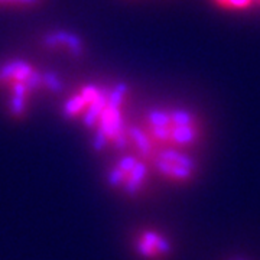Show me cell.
Wrapping results in <instances>:
<instances>
[{
  "mask_svg": "<svg viewBox=\"0 0 260 260\" xmlns=\"http://www.w3.org/2000/svg\"><path fill=\"white\" fill-rule=\"evenodd\" d=\"M152 172L149 162L129 150H124L119 152V155L107 165L104 178L106 184L114 192L127 198H136L146 192Z\"/></svg>",
  "mask_w": 260,
  "mask_h": 260,
  "instance_id": "cell-4",
  "label": "cell"
},
{
  "mask_svg": "<svg viewBox=\"0 0 260 260\" xmlns=\"http://www.w3.org/2000/svg\"><path fill=\"white\" fill-rule=\"evenodd\" d=\"M230 260H249V259H244V257H234V259H230Z\"/></svg>",
  "mask_w": 260,
  "mask_h": 260,
  "instance_id": "cell-10",
  "label": "cell"
},
{
  "mask_svg": "<svg viewBox=\"0 0 260 260\" xmlns=\"http://www.w3.org/2000/svg\"><path fill=\"white\" fill-rule=\"evenodd\" d=\"M130 2H135V0H130Z\"/></svg>",
  "mask_w": 260,
  "mask_h": 260,
  "instance_id": "cell-12",
  "label": "cell"
},
{
  "mask_svg": "<svg viewBox=\"0 0 260 260\" xmlns=\"http://www.w3.org/2000/svg\"><path fill=\"white\" fill-rule=\"evenodd\" d=\"M58 94H64V81L55 73L25 58L0 61V97L12 120L26 119L37 100Z\"/></svg>",
  "mask_w": 260,
  "mask_h": 260,
  "instance_id": "cell-2",
  "label": "cell"
},
{
  "mask_svg": "<svg viewBox=\"0 0 260 260\" xmlns=\"http://www.w3.org/2000/svg\"><path fill=\"white\" fill-rule=\"evenodd\" d=\"M256 2H257V5H260V0H256Z\"/></svg>",
  "mask_w": 260,
  "mask_h": 260,
  "instance_id": "cell-11",
  "label": "cell"
},
{
  "mask_svg": "<svg viewBox=\"0 0 260 260\" xmlns=\"http://www.w3.org/2000/svg\"><path fill=\"white\" fill-rule=\"evenodd\" d=\"M38 47L48 54L81 61L88 55V44L80 34L65 28H51L38 37Z\"/></svg>",
  "mask_w": 260,
  "mask_h": 260,
  "instance_id": "cell-6",
  "label": "cell"
},
{
  "mask_svg": "<svg viewBox=\"0 0 260 260\" xmlns=\"http://www.w3.org/2000/svg\"><path fill=\"white\" fill-rule=\"evenodd\" d=\"M48 0H0V10L29 12L42 8Z\"/></svg>",
  "mask_w": 260,
  "mask_h": 260,
  "instance_id": "cell-8",
  "label": "cell"
},
{
  "mask_svg": "<svg viewBox=\"0 0 260 260\" xmlns=\"http://www.w3.org/2000/svg\"><path fill=\"white\" fill-rule=\"evenodd\" d=\"M139 124L162 148L191 150L204 136L201 117L181 106H155L143 113Z\"/></svg>",
  "mask_w": 260,
  "mask_h": 260,
  "instance_id": "cell-3",
  "label": "cell"
},
{
  "mask_svg": "<svg viewBox=\"0 0 260 260\" xmlns=\"http://www.w3.org/2000/svg\"><path fill=\"white\" fill-rule=\"evenodd\" d=\"M132 90L121 81H88L67 94L61 116L88 130L97 152H124L132 121L127 117Z\"/></svg>",
  "mask_w": 260,
  "mask_h": 260,
  "instance_id": "cell-1",
  "label": "cell"
},
{
  "mask_svg": "<svg viewBox=\"0 0 260 260\" xmlns=\"http://www.w3.org/2000/svg\"><path fill=\"white\" fill-rule=\"evenodd\" d=\"M132 247L140 260H167L172 253L171 239L153 227H143L135 233Z\"/></svg>",
  "mask_w": 260,
  "mask_h": 260,
  "instance_id": "cell-7",
  "label": "cell"
},
{
  "mask_svg": "<svg viewBox=\"0 0 260 260\" xmlns=\"http://www.w3.org/2000/svg\"><path fill=\"white\" fill-rule=\"evenodd\" d=\"M218 10L229 12V13H240L250 10L254 5H257L256 0H210Z\"/></svg>",
  "mask_w": 260,
  "mask_h": 260,
  "instance_id": "cell-9",
  "label": "cell"
},
{
  "mask_svg": "<svg viewBox=\"0 0 260 260\" xmlns=\"http://www.w3.org/2000/svg\"><path fill=\"white\" fill-rule=\"evenodd\" d=\"M149 165L155 174L175 185L189 184L198 172V164L191 150L159 146Z\"/></svg>",
  "mask_w": 260,
  "mask_h": 260,
  "instance_id": "cell-5",
  "label": "cell"
}]
</instances>
